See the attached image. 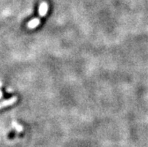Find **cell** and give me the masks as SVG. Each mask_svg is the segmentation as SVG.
<instances>
[{"label": "cell", "instance_id": "cell-1", "mask_svg": "<svg viewBox=\"0 0 148 147\" xmlns=\"http://www.w3.org/2000/svg\"><path fill=\"white\" fill-rule=\"evenodd\" d=\"M49 9V5L47 2H43L40 4L39 8H38V14H39V17L37 18H33L32 20L27 23L26 27L29 29H34L37 28L38 25L41 23V20L42 17H44L45 15L47 14V11Z\"/></svg>", "mask_w": 148, "mask_h": 147}, {"label": "cell", "instance_id": "cell-2", "mask_svg": "<svg viewBox=\"0 0 148 147\" xmlns=\"http://www.w3.org/2000/svg\"><path fill=\"white\" fill-rule=\"evenodd\" d=\"M17 100H18V98L17 96H13V97L10 98L9 99L2 101V102H0V110L2 109V108L5 107L11 106V105L17 102Z\"/></svg>", "mask_w": 148, "mask_h": 147}, {"label": "cell", "instance_id": "cell-3", "mask_svg": "<svg viewBox=\"0 0 148 147\" xmlns=\"http://www.w3.org/2000/svg\"><path fill=\"white\" fill-rule=\"evenodd\" d=\"M12 126H13L14 128L16 129V131H17V132H21V131H23V127L21 126V125L17 124V122H12Z\"/></svg>", "mask_w": 148, "mask_h": 147}, {"label": "cell", "instance_id": "cell-4", "mask_svg": "<svg viewBox=\"0 0 148 147\" xmlns=\"http://www.w3.org/2000/svg\"><path fill=\"white\" fill-rule=\"evenodd\" d=\"M2 86V82L0 81V99L2 98V90H1Z\"/></svg>", "mask_w": 148, "mask_h": 147}]
</instances>
